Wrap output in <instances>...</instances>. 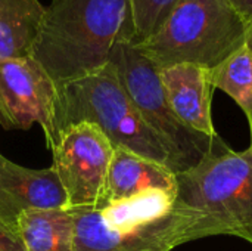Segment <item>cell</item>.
Masks as SVG:
<instances>
[{"instance_id": "11", "label": "cell", "mask_w": 252, "mask_h": 251, "mask_svg": "<svg viewBox=\"0 0 252 251\" xmlns=\"http://www.w3.org/2000/svg\"><path fill=\"white\" fill-rule=\"evenodd\" d=\"M148 191L177 194L176 173L161 163L114 146V157L108 176L106 203L127 200Z\"/></svg>"}, {"instance_id": "18", "label": "cell", "mask_w": 252, "mask_h": 251, "mask_svg": "<svg viewBox=\"0 0 252 251\" xmlns=\"http://www.w3.org/2000/svg\"><path fill=\"white\" fill-rule=\"evenodd\" d=\"M247 44L250 46V49H251L252 52V27L251 30H250V34H248V38H247Z\"/></svg>"}, {"instance_id": "16", "label": "cell", "mask_w": 252, "mask_h": 251, "mask_svg": "<svg viewBox=\"0 0 252 251\" xmlns=\"http://www.w3.org/2000/svg\"><path fill=\"white\" fill-rule=\"evenodd\" d=\"M0 251H27L19 232L0 226Z\"/></svg>"}, {"instance_id": "8", "label": "cell", "mask_w": 252, "mask_h": 251, "mask_svg": "<svg viewBox=\"0 0 252 251\" xmlns=\"http://www.w3.org/2000/svg\"><path fill=\"white\" fill-rule=\"evenodd\" d=\"M32 124L52 151L59 138L58 86L32 56L0 61V126L28 130Z\"/></svg>"}, {"instance_id": "10", "label": "cell", "mask_w": 252, "mask_h": 251, "mask_svg": "<svg viewBox=\"0 0 252 251\" xmlns=\"http://www.w3.org/2000/svg\"><path fill=\"white\" fill-rule=\"evenodd\" d=\"M168 104L189 129L211 139L219 133L211 117L213 84L210 68L195 64H176L159 70Z\"/></svg>"}, {"instance_id": "4", "label": "cell", "mask_w": 252, "mask_h": 251, "mask_svg": "<svg viewBox=\"0 0 252 251\" xmlns=\"http://www.w3.org/2000/svg\"><path fill=\"white\" fill-rule=\"evenodd\" d=\"M89 121L96 124L114 146L154 160L177 175L176 161L161 138L145 121L114 67L58 86V129Z\"/></svg>"}, {"instance_id": "1", "label": "cell", "mask_w": 252, "mask_h": 251, "mask_svg": "<svg viewBox=\"0 0 252 251\" xmlns=\"http://www.w3.org/2000/svg\"><path fill=\"white\" fill-rule=\"evenodd\" d=\"M120 41L136 43L130 0H52L31 56L61 86L103 68Z\"/></svg>"}, {"instance_id": "12", "label": "cell", "mask_w": 252, "mask_h": 251, "mask_svg": "<svg viewBox=\"0 0 252 251\" xmlns=\"http://www.w3.org/2000/svg\"><path fill=\"white\" fill-rule=\"evenodd\" d=\"M44 13L38 0H0V61L31 56Z\"/></svg>"}, {"instance_id": "9", "label": "cell", "mask_w": 252, "mask_h": 251, "mask_svg": "<svg viewBox=\"0 0 252 251\" xmlns=\"http://www.w3.org/2000/svg\"><path fill=\"white\" fill-rule=\"evenodd\" d=\"M66 194L53 167L28 169L0 154V226L18 232L27 210H66Z\"/></svg>"}, {"instance_id": "3", "label": "cell", "mask_w": 252, "mask_h": 251, "mask_svg": "<svg viewBox=\"0 0 252 251\" xmlns=\"http://www.w3.org/2000/svg\"><path fill=\"white\" fill-rule=\"evenodd\" d=\"M177 178V201L202 217L210 237L232 235L252 244V142L233 151L217 136L199 163Z\"/></svg>"}, {"instance_id": "17", "label": "cell", "mask_w": 252, "mask_h": 251, "mask_svg": "<svg viewBox=\"0 0 252 251\" xmlns=\"http://www.w3.org/2000/svg\"><path fill=\"white\" fill-rule=\"evenodd\" d=\"M230 1L252 27V0H230Z\"/></svg>"}, {"instance_id": "15", "label": "cell", "mask_w": 252, "mask_h": 251, "mask_svg": "<svg viewBox=\"0 0 252 251\" xmlns=\"http://www.w3.org/2000/svg\"><path fill=\"white\" fill-rule=\"evenodd\" d=\"M179 1L180 0H130L136 28L134 44L142 43L157 33Z\"/></svg>"}, {"instance_id": "7", "label": "cell", "mask_w": 252, "mask_h": 251, "mask_svg": "<svg viewBox=\"0 0 252 251\" xmlns=\"http://www.w3.org/2000/svg\"><path fill=\"white\" fill-rule=\"evenodd\" d=\"M52 154V167L66 194V209L106 204L114 145L96 124L83 121L62 129Z\"/></svg>"}, {"instance_id": "13", "label": "cell", "mask_w": 252, "mask_h": 251, "mask_svg": "<svg viewBox=\"0 0 252 251\" xmlns=\"http://www.w3.org/2000/svg\"><path fill=\"white\" fill-rule=\"evenodd\" d=\"M16 226L27 251H75L69 210H27Z\"/></svg>"}, {"instance_id": "2", "label": "cell", "mask_w": 252, "mask_h": 251, "mask_svg": "<svg viewBox=\"0 0 252 251\" xmlns=\"http://www.w3.org/2000/svg\"><path fill=\"white\" fill-rule=\"evenodd\" d=\"M74 219L75 251H173L210 237L201 216L176 192L148 191L100 209H66Z\"/></svg>"}, {"instance_id": "14", "label": "cell", "mask_w": 252, "mask_h": 251, "mask_svg": "<svg viewBox=\"0 0 252 251\" xmlns=\"http://www.w3.org/2000/svg\"><path fill=\"white\" fill-rule=\"evenodd\" d=\"M214 89L229 95L244 111L252 142V52L245 43L224 61L210 70Z\"/></svg>"}, {"instance_id": "6", "label": "cell", "mask_w": 252, "mask_h": 251, "mask_svg": "<svg viewBox=\"0 0 252 251\" xmlns=\"http://www.w3.org/2000/svg\"><path fill=\"white\" fill-rule=\"evenodd\" d=\"M108 62L114 67L120 83L145 121L171 152L177 173L196 166L208 152L213 139L189 129L174 114L162 86L159 68L133 41L117 43Z\"/></svg>"}, {"instance_id": "5", "label": "cell", "mask_w": 252, "mask_h": 251, "mask_svg": "<svg viewBox=\"0 0 252 251\" xmlns=\"http://www.w3.org/2000/svg\"><path fill=\"white\" fill-rule=\"evenodd\" d=\"M250 30L230 0H180L157 33L136 46L159 70L176 64L211 70L247 43Z\"/></svg>"}]
</instances>
